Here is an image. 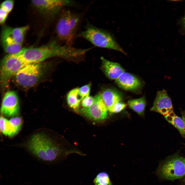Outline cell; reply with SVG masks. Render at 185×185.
I'll use <instances>...</instances> for the list:
<instances>
[{"label": "cell", "instance_id": "6da1fadb", "mask_svg": "<svg viewBox=\"0 0 185 185\" xmlns=\"http://www.w3.org/2000/svg\"><path fill=\"white\" fill-rule=\"evenodd\" d=\"M78 53L76 48L53 40L39 47L22 48L18 53L28 64L41 62L55 57L73 60L76 57Z\"/></svg>", "mask_w": 185, "mask_h": 185}, {"label": "cell", "instance_id": "7a4b0ae2", "mask_svg": "<svg viewBox=\"0 0 185 185\" xmlns=\"http://www.w3.org/2000/svg\"><path fill=\"white\" fill-rule=\"evenodd\" d=\"M27 150L40 161L53 163L63 160L73 151L65 150L61 148L50 137L45 134H33L26 144Z\"/></svg>", "mask_w": 185, "mask_h": 185}, {"label": "cell", "instance_id": "3957f363", "mask_svg": "<svg viewBox=\"0 0 185 185\" xmlns=\"http://www.w3.org/2000/svg\"><path fill=\"white\" fill-rule=\"evenodd\" d=\"M80 21L78 15L70 10H64L61 13L55 26L58 40L64 44L72 46Z\"/></svg>", "mask_w": 185, "mask_h": 185}, {"label": "cell", "instance_id": "277c9868", "mask_svg": "<svg viewBox=\"0 0 185 185\" xmlns=\"http://www.w3.org/2000/svg\"><path fill=\"white\" fill-rule=\"evenodd\" d=\"M79 35L97 47L114 50L126 54L110 33L89 23Z\"/></svg>", "mask_w": 185, "mask_h": 185}, {"label": "cell", "instance_id": "5b68a950", "mask_svg": "<svg viewBox=\"0 0 185 185\" xmlns=\"http://www.w3.org/2000/svg\"><path fill=\"white\" fill-rule=\"evenodd\" d=\"M156 173L161 178L173 181L185 177V157L177 154L161 162Z\"/></svg>", "mask_w": 185, "mask_h": 185}, {"label": "cell", "instance_id": "8992f818", "mask_svg": "<svg viewBox=\"0 0 185 185\" xmlns=\"http://www.w3.org/2000/svg\"><path fill=\"white\" fill-rule=\"evenodd\" d=\"M44 66L41 62L27 64L15 75L17 83L24 87H29L36 84L43 76Z\"/></svg>", "mask_w": 185, "mask_h": 185}, {"label": "cell", "instance_id": "52a82bcc", "mask_svg": "<svg viewBox=\"0 0 185 185\" xmlns=\"http://www.w3.org/2000/svg\"><path fill=\"white\" fill-rule=\"evenodd\" d=\"M27 64L18 53L5 56L1 65L0 81L2 87L7 86L12 76Z\"/></svg>", "mask_w": 185, "mask_h": 185}, {"label": "cell", "instance_id": "ba28073f", "mask_svg": "<svg viewBox=\"0 0 185 185\" xmlns=\"http://www.w3.org/2000/svg\"><path fill=\"white\" fill-rule=\"evenodd\" d=\"M29 27L27 25L15 28L7 26H3L1 35L2 45L11 48L22 45Z\"/></svg>", "mask_w": 185, "mask_h": 185}, {"label": "cell", "instance_id": "9c48e42d", "mask_svg": "<svg viewBox=\"0 0 185 185\" xmlns=\"http://www.w3.org/2000/svg\"><path fill=\"white\" fill-rule=\"evenodd\" d=\"M31 2L40 13L50 17L55 16L62 8L73 3L72 1L66 0H32Z\"/></svg>", "mask_w": 185, "mask_h": 185}, {"label": "cell", "instance_id": "30bf717a", "mask_svg": "<svg viewBox=\"0 0 185 185\" xmlns=\"http://www.w3.org/2000/svg\"><path fill=\"white\" fill-rule=\"evenodd\" d=\"M19 109V101L16 93L13 90L7 91L2 100L1 113L5 116H15L18 115Z\"/></svg>", "mask_w": 185, "mask_h": 185}, {"label": "cell", "instance_id": "8fae6325", "mask_svg": "<svg viewBox=\"0 0 185 185\" xmlns=\"http://www.w3.org/2000/svg\"><path fill=\"white\" fill-rule=\"evenodd\" d=\"M92 104L89 107L82 109V112L85 116L95 121H98L106 119L107 115L108 109L101 97L100 94L94 97Z\"/></svg>", "mask_w": 185, "mask_h": 185}, {"label": "cell", "instance_id": "7c38bea8", "mask_svg": "<svg viewBox=\"0 0 185 185\" xmlns=\"http://www.w3.org/2000/svg\"><path fill=\"white\" fill-rule=\"evenodd\" d=\"M151 110L164 116L173 111L171 99L166 90L158 91Z\"/></svg>", "mask_w": 185, "mask_h": 185}, {"label": "cell", "instance_id": "4fadbf2b", "mask_svg": "<svg viewBox=\"0 0 185 185\" xmlns=\"http://www.w3.org/2000/svg\"><path fill=\"white\" fill-rule=\"evenodd\" d=\"M22 120L19 117H13L9 120L3 116L0 119V128L4 135L13 136L17 134L21 129Z\"/></svg>", "mask_w": 185, "mask_h": 185}, {"label": "cell", "instance_id": "5bb4252c", "mask_svg": "<svg viewBox=\"0 0 185 185\" xmlns=\"http://www.w3.org/2000/svg\"><path fill=\"white\" fill-rule=\"evenodd\" d=\"M115 80L116 83L120 88L125 90H134L139 88L141 85V82L138 78L125 72Z\"/></svg>", "mask_w": 185, "mask_h": 185}, {"label": "cell", "instance_id": "9a60e30c", "mask_svg": "<svg viewBox=\"0 0 185 185\" xmlns=\"http://www.w3.org/2000/svg\"><path fill=\"white\" fill-rule=\"evenodd\" d=\"M101 60L103 71L109 79L115 80L125 72L119 63L109 61L103 57H101Z\"/></svg>", "mask_w": 185, "mask_h": 185}, {"label": "cell", "instance_id": "2e32d148", "mask_svg": "<svg viewBox=\"0 0 185 185\" xmlns=\"http://www.w3.org/2000/svg\"><path fill=\"white\" fill-rule=\"evenodd\" d=\"M100 94L108 111L115 104L121 101L122 99L121 96L119 93L111 89H106Z\"/></svg>", "mask_w": 185, "mask_h": 185}, {"label": "cell", "instance_id": "e0dca14e", "mask_svg": "<svg viewBox=\"0 0 185 185\" xmlns=\"http://www.w3.org/2000/svg\"><path fill=\"white\" fill-rule=\"evenodd\" d=\"M164 116L167 121L175 127L183 137H185V126L182 118L176 115L173 111Z\"/></svg>", "mask_w": 185, "mask_h": 185}, {"label": "cell", "instance_id": "ac0fdd59", "mask_svg": "<svg viewBox=\"0 0 185 185\" xmlns=\"http://www.w3.org/2000/svg\"><path fill=\"white\" fill-rule=\"evenodd\" d=\"M79 88L73 89L68 93L67 96V103L69 106L75 110L79 107L82 99L78 94Z\"/></svg>", "mask_w": 185, "mask_h": 185}, {"label": "cell", "instance_id": "d6986e66", "mask_svg": "<svg viewBox=\"0 0 185 185\" xmlns=\"http://www.w3.org/2000/svg\"><path fill=\"white\" fill-rule=\"evenodd\" d=\"M127 104L130 108L138 115L142 116L144 115L146 105L144 97L130 100Z\"/></svg>", "mask_w": 185, "mask_h": 185}, {"label": "cell", "instance_id": "ffe728a7", "mask_svg": "<svg viewBox=\"0 0 185 185\" xmlns=\"http://www.w3.org/2000/svg\"><path fill=\"white\" fill-rule=\"evenodd\" d=\"M94 185H113L108 174L105 172L99 173L93 180Z\"/></svg>", "mask_w": 185, "mask_h": 185}, {"label": "cell", "instance_id": "44dd1931", "mask_svg": "<svg viewBox=\"0 0 185 185\" xmlns=\"http://www.w3.org/2000/svg\"><path fill=\"white\" fill-rule=\"evenodd\" d=\"M91 84H88L79 88L78 94L82 100L89 96L91 89Z\"/></svg>", "mask_w": 185, "mask_h": 185}, {"label": "cell", "instance_id": "7402d4cb", "mask_svg": "<svg viewBox=\"0 0 185 185\" xmlns=\"http://www.w3.org/2000/svg\"><path fill=\"white\" fill-rule=\"evenodd\" d=\"M126 106L125 104L120 101L115 104L108 111L111 113H118L124 109Z\"/></svg>", "mask_w": 185, "mask_h": 185}, {"label": "cell", "instance_id": "603a6c76", "mask_svg": "<svg viewBox=\"0 0 185 185\" xmlns=\"http://www.w3.org/2000/svg\"><path fill=\"white\" fill-rule=\"evenodd\" d=\"M14 3V1L12 0L5 1L1 4L0 8L9 13L13 7Z\"/></svg>", "mask_w": 185, "mask_h": 185}, {"label": "cell", "instance_id": "cb8c5ba5", "mask_svg": "<svg viewBox=\"0 0 185 185\" xmlns=\"http://www.w3.org/2000/svg\"><path fill=\"white\" fill-rule=\"evenodd\" d=\"M94 97L89 96L84 98L81 101L82 109L87 108L90 106L93 103Z\"/></svg>", "mask_w": 185, "mask_h": 185}, {"label": "cell", "instance_id": "d4e9b609", "mask_svg": "<svg viewBox=\"0 0 185 185\" xmlns=\"http://www.w3.org/2000/svg\"><path fill=\"white\" fill-rule=\"evenodd\" d=\"M180 23L183 30L185 31V14L180 20Z\"/></svg>", "mask_w": 185, "mask_h": 185}, {"label": "cell", "instance_id": "484cf974", "mask_svg": "<svg viewBox=\"0 0 185 185\" xmlns=\"http://www.w3.org/2000/svg\"><path fill=\"white\" fill-rule=\"evenodd\" d=\"M182 118L183 120L185 126V111H182L181 112Z\"/></svg>", "mask_w": 185, "mask_h": 185}, {"label": "cell", "instance_id": "4316f807", "mask_svg": "<svg viewBox=\"0 0 185 185\" xmlns=\"http://www.w3.org/2000/svg\"><path fill=\"white\" fill-rule=\"evenodd\" d=\"M183 181L185 182V177L184 178Z\"/></svg>", "mask_w": 185, "mask_h": 185}]
</instances>
